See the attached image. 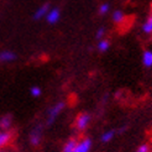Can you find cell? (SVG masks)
<instances>
[{
    "instance_id": "19",
    "label": "cell",
    "mask_w": 152,
    "mask_h": 152,
    "mask_svg": "<svg viewBox=\"0 0 152 152\" xmlns=\"http://www.w3.org/2000/svg\"><path fill=\"white\" fill-rule=\"evenodd\" d=\"M148 151H150V148H148L147 145H141L136 152H148Z\"/></svg>"
},
{
    "instance_id": "11",
    "label": "cell",
    "mask_w": 152,
    "mask_h": 152,
    "mask_svg": "<svg viewBox=\"0 0 152 152\" xmlns=\"http://www.w3.org/2000/svg\"><path fill=\"white\" fill-rule=\"evenodd\" d=\"M142 63L145 67H152V52L145 51L142 55Z\"/></svg>"
},
{
    "instance_id": "13",
    "label": "cell",
    "mask_w": 152,
    "mask_h": 152,
    "mask_svg": "<svg viewBox=\"0 0 152 152\" xmlns=\"http://www.w3.org/2000/svg\"><path fill=\"white\" fill-rule=\"evenodd\" d=\"M110 47V42L108 40H105V39H102L99 40V42H98V50H99L100 52H105V51H108Z\"/></svg>"
},
{
    "instance_id": "4",
    "label": "cell",
    "mask_w": 152,
    "mask_h": 152,
    "mask_svg": "<svg viewBox=\"0 0 152 152\" xmlns=\"http://www.w3.org/2000/svg\"><path fill=\"white\" fill-rule=\"evenodd\" d=\"M92 145H93V142L89 137L77 140L74 152H90V150H92Z\"/></svg>"
},
{
    "instance_id": "20",
    "label": "cell",
    "mask_w": 152,
    "mask_h": 152,
    "mask_svg": "<svg viewBox=\"0 0 152 152\" xmlns=\"http://www.w3.org/2000/svg\"><path fill=\"white\" fill-rule=\"evenodd\" d=\"M0 152H5V151L4 150H0Z\"/></svg>"
},
{
    "instance_id": "14",
    "label": "cell",
    "mask_w": 152,
    "mask_h": 152,
    "mask_svg": "<svg viewBox=\"0 0 152 152\" xmlns=\"http://www.w3.org/2000/svg\"><path fill=\"white\" fill-rule=\"evenodd\" d=\"M114 131L113 130H109V131H105L103 135H102V137H100V140H102V142H104V143H106V142H110L113 139H114Z\"/></svg>"
},
{
    "instance_id": "3",
    "label": "cell",
    "mask_w": 152,
    "mask_h": 152,
    "mask_svg": "<svg viewBox=\"0 0 152 152\" xmlns=\"http://www.w3.org/2000/svg\"><path fill=\"white\" fill-rule=\"evenodd\" d=\"M28 141L34 147L40 146V143L42 141V127L41 126H36L32 129V131L28 135Z\"/></svg>"
},
{
    "instance_id": "7",
    "label": "cell",
    "mask_w": 152,
    "mask_h": 152,
    "mask_svg": "<svg viewBox=\"0 0 152 152\" xmlns=\"http://www.w3.org/2000/svg\"><path fill=\"white\" fill-rule=\"evenodd\" d=\"M11 139H12V135L10 131L0 130V150H3L4 147H6L9 145Z\"/></svg>"
},
{
    "instance_id": "8",
    "label": "cell",
    "mask_w": 152,
    "mask_h": 152,
    "mask_svg": "<svg viewBox=\"0 0 152 152\" xmlns=\"http://www.w3.org/2000/svg\"><path fill=\"white\" fill-rule=\"evenodd\" d=\"M18 58V56L15 55V52L12 51H1L0 52V62H3V63H9V62H14L15 59Z\"/></svg>"
},
{
    "instance_id": "18",
    "label": "cell",
    "mask_w": 152,
    "mask_h": 152,
    "mask_svg": "<svg viewBox=\"0 0 152 152\" xmlns=\"http://www.w3.org/2000/svg\"><path fill=\"white\" fill-rule=\"evenodd\" d=\"M104 35H105V28H104V27H100V28H99V30H98V31H96V35H95L96 40L99 41V40L104 39Z\"/></svg>"
},
{
    "instance_id": "1",
    "label": "cell",
    "mask_w": 152,
    "mask_h": 152,
    "mask_svg": "<svg viewBox=\"0 0 152 152\" xmlns=\"http://www.w3.org/2000/svg\"><path fill=\"white\" fill-rule=\"evenodd\" d=\"M64 108H66V103L64 102H57L56 104H53L47 111L46 124L47 125H52L58 119V116L61 115V114H62Z\"/></svg>"
},
{
    "instance_id": "5",
    "label": "cell",
    "mask_w": 152,
    "mask_h": 152,
    "mask_svg": "<svg viewBox=\"0 0 152 152\" xmlns=\"http://www.w3.org/2000/svg\"><path fill=\"white\" fill-rule=\"evenodd\" d=\"M45 19H46V21L48 22V24H51V25L57 24V22L59 21V19H61V11H59V9H57V7H51Z\"/></svg>"
},
{
    "instance_id": "15",
    "label": "cell",
    "mask_w": 152,
    "mask_h": 152,
    "mask_svg": "<svg viewBox=\"0 0 152 152\" xmlns=\"http://www.w3.org/2000/svg\"><path fill=\"white\" fill-rule=\"evenodd\" d=\"M142 31L145 34H152V16H150L142 25Z\"/></svg>"
},
{
    "instance_id": "6",
    "label": "cell",
    "mask_w": 152,
    "mask_h": 152,
    "mask_svg": "<svg viewBox=\"0 0 152 152\" xmlns=\"http://www.w3.org/2000/svg\"><path fill=\"white\" fill-rule=\"evenodd\" d=\"M50 9H51V7H50L48 4H42V5H40V6L35 10V12H34V19H35V20H40V19L46 18V15H47V12H48Z\"/></svg>"
},
{
    "instance_id": "9",
    "label": "cell",
    "mask_w": 152,
    "mask_h": 152,
    "mask_svg": "<svg viewBox=\"0 0 152 152\" xmlns=\"http://www.w3.org/2000/svg\"><path fill=\"white\" fill-rule=\"evenodd\" d=\"M12 126V118L11 115H3L0 118V130H6L10 131Z\"/></svg>"
},
{
    "instance_id": "2",
    "label": "cell",
    "mask_w": 152,
    "mask_h": 152,
    "mask_svg": "<svg viewBox=\"0 0 152 152\" xmlns=\"http://www.w3.org/2000/svg\"><path fill=\"white\" fill-rule=\"evenodd\" d=\"M90 120H92V116H90L89 113H80V114H78L77 118H75V121H74L75 129H77L78 131L87 130L89 124H90Z\"/></svg>"
},
{
    "instance_id": "16",
    "label": "cell",
    "mask_w": 152,
    "mask_h": 152,
    "mask_svg": "<svg viewBox=\"0 0 152 152\" xmlns=\"http://www.w3.org/2000/svg\"><path fill=\"white\" fill-rule=\"evenodd\" d=\"M42 94V89L39 86H34L30 88V95L34 96V98H39Z\"/></svg>"
},
{
    "instance_id": "12",
    "label": "cell",
    "mask_w": 152,
    "mask_h": 152,
    "mask_svg": "<svg viewBox=\"0 0 152 152\" xmlns=\"http://www.w3.org/2000/svg\"><path fill=\"white\" fill-rule=\"evenodd\" d=\"M113 21L114 22H116V24H121L124 20H125V15L123 11H120V10H116V11H114L113 12Z\"/></svg>"
},
{
    "instance_id": "17",
    "label": "cell",
    "mask_w": 152,
    "mask_h": 152,
    "mask_svg": "<svg viewBox=\"0 0 152 152\" xmlns=\"http://www.w3.org/2000/svg\"><path fill=\"white\" fill-rule=\"evenodd\" d=\"M109 10H110V6H109V4H106V3H104V4H102V5L99 6V14H100V15L108 14Z\"/></svg>"
},
{
    "instance_id": "10",
    "label": "cell",
    "mask_w": 152,
    "mask_h": 152,
    "mask_svg": "<svg viewBox=\"0 0 152 152\" xmlns=\"http://www.w3.org/2000/svg\"><path fill=\"white\" fill-rule=\"evenodd\" d=\"M75 143H77V140L75 139H69L68 140L63 147H62V152H74V148H75Z\"/></svg>"
}]
</instances>
